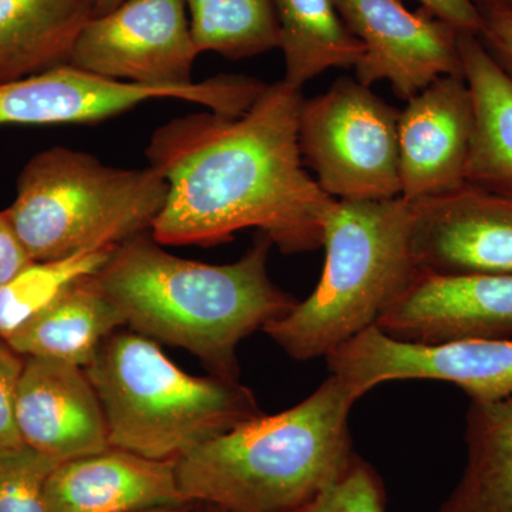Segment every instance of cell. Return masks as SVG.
<instances>
[{
    "mask_svg": "<svg viewBox=\"0 0 512 512\" xmlns=\"http://www.w3.org/2000/svg\"><path fill=\"white\" fill-rule=\"evenodd\" d=\"M303 100L279 80L239 117L208 110L158 127L146 148L168 187L151 228L158 244L210 247L258 228L282 254L322 247L336 200L305 170Z\"/></svg>",
    "mask_w": 512,
    "mask_h": 512,
    "instance_id": "6da1fadb",
    "label": "cell"
},
{
    "mask_svg": "<svg viewBox=\"0 0 512 512\" xmlns=\"http://www.w3.org/2000/svg\"><path fill=\"white\" fill-rule=\"evenodd\" d=\"M272 245L261 235L238 261L210 265L170 254L146 232L117 245L94 279L131 329L238 382L239 343L298 302L269 278Z\"/></svg>",
    "mask_w": 512,
    "mask_h": 512,
    "instance_id": "7a4b0ae2",
    "label": "cell"
},
{
    "mask_svg": "<svg viewBox=\"0 0 512 512\" xmlns=\"http://www.w3.org/2000/svg\"><path fill=\"white\" fill-rule=\"evenodd\" d=\"M357 400L329 375L291 409L188 451L177 460L185 501L228 512H305L357 456L349 429Z\"/></svg>",
    "mask_w": 512,
    "mask_h": 512,
    "instance_id": "3957f363",
    "label": "cell"
},
{
    "mask_svg": "<svg viewBox=\"0 0 512 512\" xmlns=\"http://www.w3.org/2000/svg\"><path fill=\"white\" fill-rule=\"evenodd\" d=\"M412 202L340 201L323 231L325 266L315 291L262 329L286 355L329 356L377 320L419 269L412 254Z\"/></svg>",
    "mask_w": 512,
    "mask_h": 512,
    "instance_id": "277c9868",
    "label": "cell"
},
{
    "mask_svg": "<svg viewBox=\"0 0 512 512\" xmlns=\"http://www.w3.org/2000/svg\"><path fill=\"white\" fill-rule=\"evenodd\" d=\"M86 373L106 414L111 447L153 460H178L264 414L239 380L188 375L137 332L110 335Z\"/></svg>",
    "mask_w": 512,
    "mask_h": 512,
    "instance_id": "5b68a950",
    "label": "cell"
},
{
    "mask_svg": "<svg viewBox=\"0 0 512 512\" xmlns=\"http://www.w3.org/2000/svg\"><path fill=\"white\" fill-rule=\"evenodd\" d=\"M167 194V183L150 165L111 167L56 146L23 167L5 212L30 258L46 262L151 232Z\"/></svg>",
    "mask_w": 512,
    "mask_h": 512,
    "instance_id": "8992f818",
    "label": "cell"
},
{
    "mask_svg": "<svg viewBox=\"0 0 512 512\" xmlns=\"http://www.w3.org/2000/svg\"><path fill=\"white\" fill-rule=\"evenodd\" d=\"M198 56L184 0H124L84 26L69 64L111 82L173 90L228 117L244 114L264 92L261 80L237 74L194 82Z\"/></svg>",
    "mask_w": 512,
    "mask_h": 512,
    "instance_id": "52a82bcc",
    "label": "cell"
},
{
    "mask_svg": "<svg viewBox=\"0 0 512 512\" xmlns=\"http://www.w3.org/2000/svg\"><path fill=\"white\" fill-rule=\"evenodd\" d=\"M399 114L356 77L303 100L299 148L319 187L340 201L402 197Z\"/></svg>",
    "mask_w": 512,
    "mask_h": 512,
    "instance_id": "ba28073f",
    "label": "cell"
},
{
    "mask_svg": "<svg viewBox=\"0 0 512 512\" xmlns=\"http://www.w3.org/2000/svg\"><path fill=\"white\" fill-rule=\"evenodd\" d=\"M325 359L330 375L345 380L359 399L394 380L453 383L470 402L491 403L512 396V339L414 345L372 326Z\"/></svg>",
    "mask_w": 512,
    "mask_h": 512,
    "instance_id": "9c48e42d",
    "label": "cell"
},
{
    "mask_svg": "<svg viewBox=\"0 0 512 512\" xmlns=\"http://www.w3.org/2000/svg\"><path fill=\"white\" fill-rule=\"evenodd\" d=\"M365 53L356 79L365 86L389 82L409 101L443 76L463 74L460 32L429 10L407 9L402 0H335Z\"/></svg>",
    "mask_w": 512,
    "mask_h": 512,
    "instance_id": "30bf717a",
    "label": "cell"
},
{
    "mask_svg": "<svg viewBox=\"0 0 512 512\" xmlns=\"http://www.w3.org/2000/svg\"><path fill=\"white\" fill-rule=\"evenodd\" d=\"M412 254L434 275H512V191L464 183L410 201Z\"/></svg>",
    "mask_w": 512,
    "mask_h": 512,
    "instance_id": "8fae6325",
    "label": "cell"
},
{
    "mask_svg": "<svg viewBox=\"0 0 512 512\" xmlns=\"http://www.w3.org/2000/svg\"><path fill=\"white\" fill-rule=\"evenodd\" d=\"M384 335L414 345L512 339V275L417 272L377 320Z\"/></svg>",
    "mask_w": 512,
    "mask_h": 512,
    "instance_id": "7c38bea8",
    "label": "cell"
},
{
    "mask_svg": "<svg viewBox=\"0 0 512 512\" xmlns=\"http://www.w3.org/2000/svg\"><path fill=\"white\" fill-rule=\"evenodd\" d=\"M474 110L463 74L443 76L399 114L402 197L419 201L467 183Z\"/></svg>",
    "mask_w": 512,
    "mask_h": 512,
    "instance_id": "4fadbf2b",
    "label": "cell"
},
{
    "mask_svg": "<svg viewBox=\"0 0 512 512\" xmlns=\"http://www.w3.org/2000/svg\"><path fill=\"white\" fill-rule=\"evenodd\" d=\"M23 446L57 463L111 447L106 414L86 369L62 360L28 357L15 403Z\"/></svg>",
    "mask_w": 512,
    "mask_h": 512,
    "instance_id": "5bb4252c",
    "label": "cell"
},
{
    "mask_svg": "<svg viewBox=\"0 0 512 512\" xmlns=\"http://www.w3.org/2000/svg\"><path fill=\"white\" fill-rule=\"evenodd\" d=\"M47 512H136L188 505L177 460H153L110 447L64 461L47 478Z\"/></svg>",
    "mask_w": 512,
    "mask_h": 512,
    "instance_id": "9a60e30c",
    "label": "cell"
},
{
    "mask_svg": "<svg viewBox=\"0 0 512 512\" xmlns=\"http://www.w3.org/2000/svg\"><path fill=\"white\" fill-rule=\"evenodd\" d=\"M160 99L185 101L173 90L111 82L64 64L0 84V127L97 123Z\"/></svg>",
    "mask_w": 512,
    "mask_h": 512,
    "instance_id": "2e32d148",
    "label": "cell"
},
{
    "mask_svg": "<svg viewBox=\"0 0 512 512\" xmlns=\"http://www.w3.org/2000/svg\"><path fill=\"white\" fill-rule=\"evenodd\" d=\"M96 0H0V84L69 64Z\"/></svg>",
    "mask_w": 512,
    "mask_h": 512,
    "instance_id": "e0dca14e",
    "label": "cell"
},
{
    "mask_svg": "<svg viewBox=\"0 0 512 512\" xmlns=\"http://www.w3.org/2000/svg\"><path fill=\"white\" fill-rule=\"evenodd\" d=\"M126 325L93 274L74 282L5 342L20 356L62 360L86 369L101 343Z\"/></svg>",
    "mask_w": 512,
    "mask_h": 512,
    "instance_id": "ac0fdd59",
    "label": "cell"
},
{
    "mask_svg": "<svg viewBox=\"0 0 512 512\" xmlns=\"http://www.w3.org/2000/svg\"><path fill=\"white\" fill-rule=\"evenodd\" d=\"M458 46L474 110L467 181L512 191V77L480 37L460 33Z\"/></svg>",
    "mask_w": 512,
    "mask_h": 512,
    "instance_id": "d6986e66",
    "label": "cell"
},
{
    "mask_svg": "<svg viewBox=\"0 0 512 512\" xmlns=\"http://www.w3.org/2000/svg\"><path fill=\"white\" fill-rule=\"evenodd\" d=\"M466 466L437 512H512V396L470 402Z\"/></svg>",
    "mask_w": 512,
    "mask_h": 512,
    "instance_id": "ffe728a7",
    "label": "cell"
},
{
    "mask_svg": "<svg viewBox=\"0 0 512 512\" xmlns=\"http://www.w3.org/2000/svg\"><path fill=\"white\" fill-rule=\"evenodd\" d=\"M284 53V82L303 84L329 69H352L365 53L350 32L335 0H272Z\"/></svg>",
    "mask_w": 512,
    "mask_h": 512,
    "instance_id": "44dd1931",
    "label": "cell"
},
{
    "mask_svg": "<svg viewBox=\"0 0 512 512\" xmlns=\"http://www.w3.org/2000/svg\"><path fill=\"white\" fill-rule=\"evenodd\" d=\"M198 52L231 60L279 49V26L272 0H184Z\"/></svg>",
    "mask_w": 512,
    "mask_h": 512,
    "instance_id": "7402d4cb",
    "label": "cell"
},
{
    "mask_svg": "<svg viewBox=\"0 0 512 512\" xmlns=\"http://www.w3.org/2000/svg\"><path fill=\"white\" fill-rule=\"evenodd\" d=\"M114 248L86 249L55 261L26 266L0 288V339H9L28 325L74 282L96 274Z\"/></svg>",
    "mask_w": 512,
    "mask_h": 512,
    "instance_id": "603a6c76",
    "label": "cell"
},
{
    "mask_svg": "<svg viewBox=\"0 0 512 512\" xmlns=\"http://www.w3.org/2000/svg\"><path fill=\"white\" fill-rule=\"evenodd\" d=\"M59 464L26 446L0 456V512H47V478Z\"/></svg>",
    "mask_w": 512,
    "mask_h": 512,
    "instance_id": "cb8c5ba5",
    "label": "cell"
},
{
    "mask_svg": "<svg viewBox=\"0 0 512 512\" xmlns=\"http://www.w3.org/2000/svg\"><path fill=\"white\" fill-rule=\"evenodd\" d=\"M305 512H386L382 478L367 461L356 456L345 473Z\"/></svg>",
    "mask_w": 512,
    "mask_h": 512,
    "instance_id": "d4e9b609",
    "label": "cell"
},
{
    "mask_svg": "<svg viewBox=\"0 0 512 512\" xmlns=\"http://www.w3.org/2000/svg\"><path fill=\"white\" fill-rule=\"evenodd\" d=\"M25 360L0 339V456L23 447L15 419L16 392Z\"/></svg>",
    "mask_w": 512,
    "mask_h": 512,
    "instance_id": "484cf974",
    "label": "cell"
},
{
    "mask_svg": "<svg viewBox=\"0 0 512 512\" xmlns=\"http://www.w3.org/2000/svg\"><path fill=\"white\" fill-rule=\"evenodd\" d=\"M481 29L478 33L495 62L512 77V13L494 8H478Z\"/></svg>",
    "mask_w": 512,
    "mask_h": 512,
    "instance_id": "4316f807",
    "label": "cell"
},
{
    "mask_svg": "<svg viewBox=\"0 0 512 512\" xmlns=\"http://www.w3.org/2000/svg\"><path fill=\"white\" fill-rule=\"evenodd\" d=\"M417 2L421 3V8L429 10L460 33L476 36L480 33V10L473 0H417Z\"/></svg>",
    "mask_w": 512,
    "mask_h": 512,
    "instance_id": "83f0119b",
    "label": "cell"
},
{
    "mask_svg": "<svg viewBox=\"0 0 512 512\" xmlns=\"http://www.w3.org/2000/svg\"><path fill=\"white\" fill-rule=\"evenodd\" d=\"M32 262L35 261L10 224L8 215L0 211V288Z\"/></svg>",
    "mask_w": 512,
    "mask_h": 512,
    "instance_id": "f1b7e54d",
    "label": "cell"
},
{
    "mask_svg": "<svg viewBox=\"0 0 512 512\" xmlns=\"http://www.w3.org/2000/svg\"><path fill=\"white\" fill-rule=\"evenodd\" d=\"M477 8H494L512 13V0H473Z\"/></svg>",
    "mask_w": 512,
    "mask_h": 512,
    "instance_id": "f546056e",
    "label": "cell"
},
{
    "mask_svg": "<svg viewBox=\"0 0 512 512\" xmlns=\"http://www.w3.org/2000/svg\"><path fill=\"white\" fill-rule=\"evenodd\" d=\"M124 0H96V16L104 15L123 3ZM94 16V18H96Z\"/></svg>",
    "mask_w": 512,
    "mask_h": 512,
    "instance_id": "4dcf8cb0",
    "label": "cell"
},
{
    "mask_svg": "<svg viewBox=\"0 0 512 512\" xmlns=\"http://www.w3.org/2000/svg\"><path fill=\"white\" fill-rule=\"evenodd\" d=\"M136 512H194L192 511L191 504L183 505V507H163L153 508V510H144Z\"/></svg>",
    "mask_w": 512,
    "mask_h": 512,
    "instance_id": "1f68e13d",
    "label": "cell"
},
{
    "mask_svg": "<svg viewBox=\"0 0 512 512\" xmlns=\"http://www.w3.org/2000/svg\"><path fill=\"white\" fill-rule=\"evenodd\" d=\"M205 512H228V511L220 510V508H215V507H207V511H205Z\"/></svg>",
    "mask_w": 512,
    "mask_h": 512,
    "instance_id": "d6a6232c",
    "label": "cell"
}]
</instances>
